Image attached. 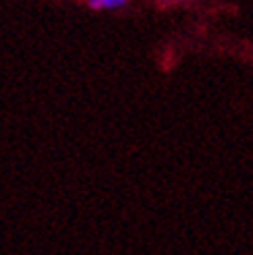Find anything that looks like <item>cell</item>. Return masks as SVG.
Wrapping results in <instances>:
<instances>
[{
    "label": "cell",
    "mask_w": 253,
    "mask_h": 255,
    "mask_svg": "<svg viewBox=\"0 0 253 255\" xmlns=\"http://www.w3.org/2000/svg\"><path fill=\"white\" fill-rule=\"evenodd\" d=\"M129 0H87V6L94 10H108V8H119L125 6Z\"/></svg>",
    "instance_id": "cell-1"
},
{
    "label": "cell",
    "mask_w": 253,
    "mask_h": 255,
    "mask_svg": "<svg viewBox=\"0 0 253 255\" xmlns=\"http://www.w3.org/2000/svg\"><path fill=\"white\" fill-rule=\"evenodd\" d=\"M160 4H168V2H189V0H158Z\"/></svg>",
    "instance_id": "cell-2"
}]
</instances>
